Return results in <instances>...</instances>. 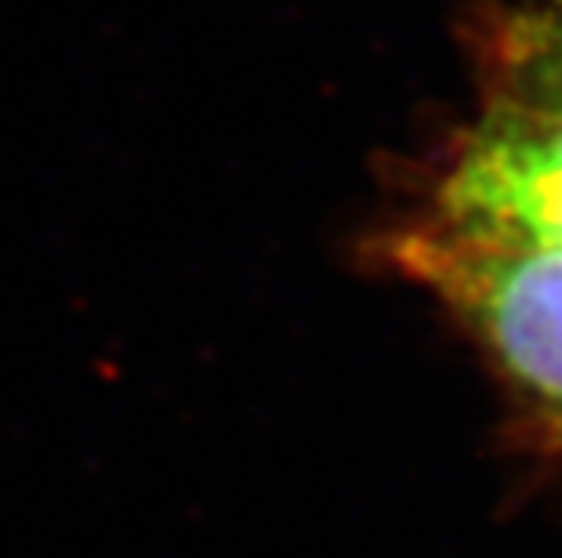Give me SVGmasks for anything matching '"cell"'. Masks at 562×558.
I'll return each instance as SVG.
<instances>
[{
  "label": "cell",
  "mask_w": 562,
  "mask_h": 558,
  "mask_svg": "<svg viewBox=\"0 0 562 558\" xmlns=\"http://www.w3.org/2000/svg\"><path fill=\"white\" fill-rule=\"evenodd\" d=\"M392 261L432 291L508 385L562 429V251L422 218L392 236Z\"/></svg>",
  "instance_id": "1"
},
{
  "label": "cell",
  "mask_w": 562,
  "mask_h": 558,
  "mask_svg": "<svg viewBox=\"0 0 562 558\" xmlns=\"http://www.w3.org/2000/svg\"><path fill=\"white\" fill-rule=\"evenodd\" d=\"M428 218L562 251V110L486 99L458 135Z\"/></svg>",
  "instance_id": "2"
},
{
  "label": "cell",
  "mask_w": 562,
  "mask_h": 558,
  "mask_svg": "<svg viewBox=\"0 0 562 558\" xmlns=\"http://www.w3.org/2000/svg\"><path fill=\"white\" fill-rule=\"evenodd\" d=\"M486 99L562 110V0H526L494 22Z\"/></svg>",
  "instance_id": "3"
}]
</instances>
